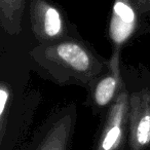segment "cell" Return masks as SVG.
I'll use <instances>...</instances> for the list:
<instances>
[{"mask_svg":"<svg viewBox=\"0 0 150 150\" xmlns=\"http://www.w3.org/2000/svg\"><path fill=\"white\" fill-rule=\"evenodd\" d=\"M30 57L50 79L61 86L90 88L109 67V60L97 54L92 46L69 36L39 44L30 52Z\"/></svg>","mask_w":150,"mask_h":150,"instance_id":"1","label":"cell"},{"mask_svg":"<svg viewBox=\"0 0 150 150\" xmlns=\"http://www.w3.org/2000/svg\"><path fill=\"white\" fill-rule=\"evenodd\" d=\"M129 93L123 88L108 108L93 150H125L129 136Z\"/></svg>","mask_w":150,"mask_h":150,"instance_id":"2","label":"cell"},{"mask_svg":"<svg viewBox=\"0 0 150 150\" xmlns=\"http://www.w3.org/2000/svg\"><path fill=\"white\" fill-rule=\"evenodd\" d=\"M127 150H150V90L129 93Z\"/></svg>","mask_w":150,"mask_h":150,"instance_id":"3","label":"cell"},{"mask_svg":"<svg viewBox=\"0 0 150 150\" xmlns=\"http://www.w3.org/2000/svg\"><path fill=\"white\" fill-rule=\"evenodd\" d=\"M30 20L32 31L39 44H46L68 37L67 26L60 9L47 0H31Z\"/></svg>","mask_w":150,"mask_h":150,"instance_id":"4","label":"cell"},{"mask_svg":"<svg viewBox=\"0 0 150 150\" xmlns=\"http://www.w3.org/2000/svg\"><path fill=\"white\" fill-rule=\"evenodd\" d=\"M125 88L120 71V50H113L107 71L88 88L92 106L96 110L109 108Z\"/></svg>","mask_w":150,"mask_h":150,"instance_id":"5","label":"cell"},{"mask_svg":"<svg viewBox=\"0 0 150 150\" xmlns=\"http://www.w3.org/2000/svg\"><path fill=\"white\" fill-rule=\"evenodd\" d=\"M138 13L132 0H115L108 30L113 50H121L134 35L138 25Z\"/></svg>","mask_w":150,"mask_h":150,"instance_id":"6","label":"cell"},{"mask_svg":"<svg viewBox=\"0 0 150 150\" xmlns=\"http://www.w3.org/2000/svg\"><path fill=\"white\" fill-rule=\"evenodd\" d=\"M76 109L70 105L50 121L36 150H68L74 132Z\"/></svg>","mask_w":150,"mask_h":150,"instance_id":"7","label":"cell"},{"mask_svg":"<svg viewBox=\"0 0 150 150\" xmlns=\"http://www.w3.org/2000/svg\"><path fill=\"white\" fill-rule=\"evenodd\" d=\"M25 4L26 0H0V24L9 35L21 32Z\"/></svg>","mask_w":150,"mask_h":150,"instance_id":"8","label":"cell"},{"mask_svg":"<svg viewBox=\"0 0 150 150\" xmlns=\"http://www.w3.org/2000/svg\"><path fill=\"white\" fill-rule=\"evenodd\" d=\"M11 88L7 82L0 83V141H3V137L6 132L7 118H8L9 105H11Z\"/></svg>","mask_w":150,"mask_h":150,"instance_id":"9","label":"cell"},{"mask_svg":"<svg viewBox=\"0 0 150 150\" xmlns=\"http://www.w3.org/2000/svg\"><path fill=\"white\" fill-rule=\"evenodd\" d=\"M132 2L140 15H143L150 11V0H132Z\"/></svg>","mask_w":150,"mask_h":150,"instance_id":"10","label":"cell"},{"mask_svg":"<svg viewBox=\"0 0 150 150\" xmlns=\"http://www.w3.org/2000/svg\"><path fill=\"white\" fill-rule=\"evenodd\" d=\"M147 31H148V33L150 34V27H149V28H148V29H147Z\"/></svg>","mask_w":150,"mask_h":150,"instance_id":"11","label":"cell"}]
</instances>
